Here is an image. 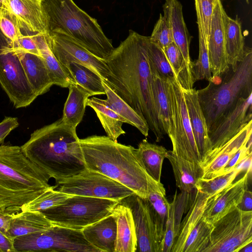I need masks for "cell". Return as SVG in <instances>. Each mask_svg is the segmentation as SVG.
<instances>
[{
	"mask_svg": "<svg viewBox=\"0 0 252 252\" xmlns=\"http://www.w3.org/2000/svg\"><path fill=\"white\" fill-rule=\"evenodd\" d=\"M149 38L129 31L127 37L105 60L110 72L107 85L146 121L159 142L164 133L158 122L152 90Z\"/></svg>",
	"mask_w": 252,
	"mask_h": 252,
	"instance_id": "1",
	"label": "cell"
},
{
	"mask_svg": "<svg viewBox=\"0 0 252 252\" xmlns=\"http://www.w3.org/2000/svg\"><path fill=\"white\" fill-rule=\"evenodd\" d=\"M21 148L56 183L86 169L76 128L64 124L62 118L34 131Z\"/></svg>",
	"mask_w": 252,
	"mask_h": 252,
	"instance_id": "2",
	"label": "cell"
},
{
	"mask_svg": "<svg viewBox=\"0 0 252 252\" xmlns=\"http://www.w3.org/2000/svg\"><path fill=\"white\" fill-rule=\"evenodd\" d=\"M86 168L101 173L146 198L148 177L137 149L115 141L107 136L80 139Z\"/></svg>",
	"mask_w": 252,
	"mask_h": 252,
	"instance_id": "3",
	"label": "cell"
},
{
	"mask_svg": "<svg viewBox=\"0 0 252 252\" xmlns=\"http://www.w3.org/2000/svg\"><path fill=\"white\" fill-rule=\"evenodd\" d=\"M50 177L31 161L21 147L0 145V212L14 215L51 186Z\"/></svg>",
	"mask_w": 252,
	"mask_h": 252,
	"instance_id": "4",
	"label": "cell"
},
{
	"mask_svg": "<svg viewBox=\"0 0 252 252\" xmlns=\"http://www.w3.org/2000/svg\"><path fill=\"white\" fill-rule=\"evenodd\" d=\"M49 33H65L97 57L105 60L114 49L97 20L73 0H42Z\"/></svg>",
	"mask_w": 252,
	"mask_h": 252,
	"instance_id": "5",
	"label": "cell"
},
{
	"mask_svg": "<svg viewBox=\"0 0 252 252\" xmlns=\"http://www.w3.org/2000/svg\"><path fill=\"white\" fill-rule=\"evenodd\" d=\"M224 75L223 80L209 82L205 88L197 90L209 134L235 108L240 98L252 94L251 48L246 47L244 58L236 70Z\"/></svg>",
	"mask_w": 252,
	"mask_h": 252,
	"instance_id": "6",
	"label": "cell"
},
{
	"mask_svg": "<svg viewBox=\"0 0 252 252\" xmlns=\"http://www.w3.org/2000/svg\"><path fill=\"white\" fill-rule=\"evenodd\" d=\"M119 203L109 199L71 195L60 205L40 212L54 225L82 230L112 214Z\"/></svg>",
	"mask_w": 252,
	"mask_h": 252,
	"instance_id": "7",
	"label": "cell"
},
{
	"mask_svg": "<svg viewBox=\"0 0 252 252\" xmlns=\"http://www.w3.org/2000/svg\"><path fill=\"white\" fill-rule=\"evenodd\" d=\"M16 252H99L85 238L82 230L53 225L47 230L14 239Z\"/></svg>",
	"mask_w": 252,
	"mask_h": 252,
	"instance_id": "8",
	"label": "cell"
},
{
	"mask_svg": "<svg viewBox=\"0 0 252 252\" xmlns=\"http://www.w3.org/2000/svg\"><path fill=\"white\" fill-rule=\"evenodd\" d=\"M252 242V211L238 208L213 223L209 243L203 252H239Z\"/></svg>",
	"mask_w": 252,
	"mask_h": 252,
	"instance_id": "9",
	"label": "cell"
},
{
	"mask_svg": "<svg viewBox=\"0 0 252 252\" xmlns=\"http://www.w3.org/2000/svg\"><path fill=\"white\" fill-rule=\"evenodd\" d=\"M0 85L16 108L30 105L37 97L28 83L11 41L0 30Z\"/></svg>",
	"mask_w": 252,
	"mask_h": 252,
	"instance_id": "10",
	"label": "cell"
},
{
	"mask_svg": "<svg viewBox=\"0 0 252 252\" xmlns=\"http://www.w3.org/2000/svg\"><path fill=\"white\" fill-rule=\"evenodd\" d=\"M167 80L174 127L171 151L181 158L200 164L201 158L193 135L182 87L177 78Z\"/></svg>",
	"mask_w": 252,
	"mask_h": 252,
	"instance_id": "11",
	"label": "cell"
},
{
	"mask_svg": "<svg viewBox=\"0 0 252 252\" xmlns=\"http://www.w3.org/2000/svg\"><path fill=\"white\" fill-rule=\"evenodd\" d=\"M56 183L58 190L71 195L109 199L118 202L134 193L122 184L87 169Z\"/></svg>",
	"mask_w": 252,
	"mask_h": 252,
	"instance_id": "12",
	"label": "cell"
},
{
	"mask_svg": "<svg viewBox=\"0 0 252 252\" xmlns=\"http://www.w3.org/2000/svg\"><path fill=\"white\" fill-rule=\"evenodd\" d=\"M120 202L129 207L132 214L137 237L136 252H161L164 230L148 200L134 193Z\"/></svg>",
	"mask_w": 252,
	"mask_h": 252,
	"instance_id": "13",
	"label": "cell"
},
{
	"mask_svg": "<svg viewBox=\"0 0 252 252\" xmlns=\"http://www.w3.org/2000/svg\"><path fill=\"white\" fill-rule=\"evenodd\" d=\"M45 37L51 50L69 77L68 66L74 62L92 69L107 84L110 72L105 60L94 56L63 32H51Z\"/></svg>",
	"mask_w": 252,
	"mask_h": 252,
	"instance_id": "14",
	"label": "cell"
},
{
	"mask_svg": "<svg viewBox=\"0 0 252 252\" xmlns=\"http://www.w3.org/2000/svg\"><path fill=\"white\" fill-rule=\"evenodd\" d=\"M224 9L220 0H215L208 41L212 80H221L229 70L225 50V34L223 19Z\"/></svg>",
	"mask_w": 252,
	"mask_h": 252,
	"instance_id": "15",
	"label": "cell"
},
{
	"mask_svg": "<svg viewBox=\"0 0 252 252\" xmlns=\"http://www.w3.org/2000/svg\"><path fill=\"white\" fill-rule=\"evenodd\" d=\"M163 16L167 19L171 30L173 41L180 51L184 60L188 89L193 88V62L191 61L189 46L192 37L190 35L183 15L182 5L178 0H166L163 5Z\"/></svg>",
	"mask_w": 252,
	"mask_h": 252,
	"instance_id": "16",
	"label": "cell"
},
{
	"mask_svg": "<svg viewBox=\"0 0 252 252\" xmlns=\"http://www.w3.org/2000/svg\"><path fill=\"white\" fill-rule=\"evenodd\" d=\"M252 134V120L245 125L229 140L209 152L200 165L203 179H210L222 175V171L230 159L244 145Z\"/></svg>",
	"mask_w": 252,
	"mask_h": 252,
	"instance_id": "17",
	"label": "cell"
},
{
	"mask_svg": "<svg viewBox=\"0 0 252 252\" xmlns=\"http://www.w3.org/2000/svg\"><path fill=\"white\" fill-rule=\"evenodd\" d=\"M252 171H248L243 176L228 187L210 196L205 206L202 218L213 224L219 219L235 209L241 202L245 191L248 189Z\"/></svg>",
	"mask_w": 252,
	"mask_h": 252,
	"instance_id": "18",
	"label": "cell"
},
{
	"mask_svg": "<svg viewBox=\"0 0 252 252\" xmlns=\"http://www.w3.org/2000/svg\"><path fill=\"white\" fill-rule=\"evenodd\" d=\"M14 15L23 34L49 33L47 16L42 0H9Z\"/></svg>",
	"mask_w": 252,
	"mask_h": 252,
	"instance_id": "19",
	"label": "cell"
},
{
	"mask_svg": "<svg viewBox=\"0 0 252 252\" xmlns=\"http://www.w3.org/2000/svg\"><path fill=\"white\" fill-rule=\"evenodd\" d=\"M252 94L240 98L235 108L209 134L211 144L209 152L225 144L252 120Z\"/></svg>",
	"mask_w": 252,
	"mask_h": 252,
	"instance_id": "20",
	"label": "cell"
},
{
	"mask_svg": "<svg viewBox=\"0 0 252 252\" xmlns=\"http://www.w3.org/2000/svg\"><path fill=\"white\" fill-rule=\"evenodd\" d=\"M182 90L193 135L202 161L211 150L206 121L199 102L197 90L193 88L184 89L182 88Z\"/></svg>",
	"mask_w": 252,
	"mask_h": 252,
	"instance_id": "21",
	"label": "cell"
},
{
	"mask_svg": "<svg viewBox=\"0 0 252 252\" xmlns=\"http://www.w3.org/2000/svg\"><path fill=\"white\" fill-rule=\"evenodd\" d=\"M18 57L26 79L37 96L47 93L54 85L42 58L12 47Z\"/></svg>",
	"mask_w": 252,
	"mask_h": 252,
	"instance_id": "22",
	"label": "cell"
},
{
	"mask_svg": "<svg viewBox=\"0 0 252 252\" xmlns=\"http://www.w3.org/2000/svg\"><path fill=\"white\" fill-rule=\"evenodd\" d=\"M149 62L152 76V90L158 122L164 134H167L171 140L174 135V127L168 80L158 73L150 59Z\"/></svg>",
	"mask_w": 252,
	"mask_h": 252,
	"instance_id": "23",
	"label": "cell"
},
{
	"mask_svg": "<svg viewBox=\"0 0 252 252\" xmlns=\"http://www.w3.org/2000/svg\"><path fill=\"white\" fill-rule=\"evenodd\" d=\"M112 214L117 223L115 252H135L137 249L135 227L130 209L119 202Z\"/></svg>",
	"mask_w": 252,
	"mask_h": 252,
	"instance_id": "24",
	"label": "cell"
},
{
	"mask_svg": "<svg viewBox=\"0 0 252 252\" xmlns=\"http://www.w3.org/2000/svg\"><path fill=\"white\" fill-rule=\"evenodd\" d=\"M86 240L99 252H115L117 223L112 214L82 230Z\"/></svg>",
	"mask_w": 252,
	"mask_h": 252,
	"instance_id": "25",
	"label": "cell"
},
{
	"mask_svg": "<svg viewBox=\"0 0 252 252\" xmlns=\"http://www.w3.org/2000/svg\"><path fill=\"white\" fill-rule=\"evenodd\" d=\"M223 19L227 62L231 70L235 71L245 54L246 47L241 23L237 16L235 19H232L225 10L223 13Z\"/></svg>",
	"mask_w": 252,
	"mask_h": 252,
	"instance_id": "26",
	"label": "cell"
},
{
	"mask_svg": "<svg viewBox=\"0 0 252 252\" xmlns=\"http://www.w3.org/2000/svg\"><path fill=\"white\" fill-rule=\"evenodd\" d=\"M192 195V192L188 193L184 191L178 194L176 190L173 200L170 202L161 252H171L179 231L182 217Z\"/></svg>",
	"mask_w": 252,
	"mask_h": 252,
	"instance_id": "27",
	"label": "cell"
},
{
	"mask_svg": "<svg viewBox=\"0 0 252 252\" xmlns=\"http://www.w3.org/2000/svg\"><path fill=\"white\" fill-rule=\"evenodd\" d=\"M166 158L171 165L177 187L181 191L191 193L202 176L200 164L181 158L171 150L167 151Z\"/></svg>",
	"mask_w": 252,
	"mask_h": 252,
	"instance_id": "28",
	"label": "cell"
},
{
	"mask_svg": "<svg viewBox=\"0 0 252 252\" xmlns=\"http://www.w3.org/2000/svg\"><path fill=\"white\" fill-rule=\"evenodd\" d=\"M53 225L40 211H22L13 215L8 236L14 239L19 236L45 231Z\"/></svg>",
	"mask_w": 252,
	"mask_h": 252,
	"instance_id": "29",
	"label": "cell"
},
{
	"mask_svg": "<svg viewBox=\"0 0 252 252\" xmlns=\"http://www.w3.org/2000/svg\"><path fill=\"white\" fill-rule=\"evenodd\" d=\"M210 197L196 189L193 191L189 210L181 222L179 231L171 252H181L189 233L202 218L205 206Z\"/></svg>",
	"mask_w": 252,
	"mask_h": 252,
	"instance_id": "30",
	"label": "cell"
},
{
	"mask_svg": "<svg viewBox=\"0 0 252 252\" xmlns=\"http://www.w3.org/2000/svg\"><path fill=\"white\" fill-rule=\"evenodd\" d=\"M86 105L95 111L109 138L117 141L118 138L126 133L122 128L125 120L109 107L105 99L92 97L88 99Z\"/></svg>",
	"mask_w": 252,
	"mask_h": 252,
	"instance_id": "31",
	"label": "cell"
},
{
	"mask_svg": "<svg viewBox=\"0 0 252 252\" xmlns=\"http://www.w3.org/2000/svg\"><path fill=\"white\" fill-rule=\"evenodd\" d=\"M69 93L64 103L62 119L63 122L74 127L82 121L90 96L89 93L77 84L68 87Z\"/></svg>",
	"mask_w": 252,
	"mask_h": 252,
	"instance_id": "32",
	"label": "cell"
},
{
	"mask_svg": "<svg viewBox=\"0 0 252 252\" xmlns=\"http://www.w3.org/2000/svg\"><path fill=\"white\" fill-rule=\"evenodd\" d=\"M137 150L148 175L160 182L162 164L168 150L162 146L149 142L147 139L139 143Z\"/></svg>",
	"mask_w": 252,
	"mask_h": 252,
	"instance_id": "33",
	"label": "cell"
},
{
	"mask_svg": "<svg viewBox=\"0 0 252 252\" xmlns=\"http://www.w3.org/2000/svg\"><path fill=\"white\" fill-rule=\"evenodd\" d=\"M102 83L107 96L105 100L109 107L122 117L125 120L126 123L135 127L143 135L148 136L149 127L146 121L105 82L102 81Z\"/></svg>",
	"mask_w": 252,
	"mask_h": 252,
	"instance_id": "34",
	"label": "cell"
},
{
	"mask_svg": "<svg viewBox=\"0 0 252 252\" xmlns=\"http://www.w3.org/2000/svg\"><path fill=\"white\" fill-rule=\"evenodd\" d=\"M45 35L37 33L36 36V42L41 57L54 85L62 88H68L72 84H76L65 73L52 53L47 42Z\"/></svg>",
	"mask_w": 252,
	"mask_h": 252,
	"instance_id": "35",
	"label": "cell"
},
{
	"mask_svg": "<svg viewBox=\"0 0 252 252\" xmlns=\"http://www.w3.org/2000/svg\"><path fill=\"white\" fill-rule=\"evenodd\" d=\"M70 78L86 91L90 96L105 94L100 76L89 67L72 62L68 66Z\"/></svg>",
	"mask_w": 252,
	"mask_h": 252,
	"instance_id": "36",
	"label": "cell"
},
{
	"mask_svg": "<svg viewBox=\"0 0 252 252\" xmlns=\"http://www.w3.org/2000/svg\"><path fill=\"white\" fill-rule=\"evenodd\" d=\"M146 199L159 217L165 231L170 202L166 197V190L161 182H158L149 175L148 195Z\"/></svg>",
	"mask_w": 252,
	"mask_h": 252,
	"instance_id": "37",
	"label": "cell"
},
{
	"mask_svg": "<svg viewBox=\"0 0 252 252\" xmlns=\"http://www.w3.org/2000/svg\"><path fill=\"white\" fill-rule=\"evenodd\" d=\"M213 224L202 218L188 236L181 252H203L210 239Z\"/></svg>",
	"mask_w": 252,
	"mask_h": 252,
	"instance_id": "38",
	"label": "cell"
},
{
	"mask_svg": "<svg viewBox=\"0 0 252 252\" xmlns=\"http://www.w3.org/2000/svg\"><path fill=\"white\" fill-rule=\"evenodd\" d=\"M56 188V186H51L37 198L27 204L22 211H42L60 205L71 196L58 189L55 190Z\"/></svg>",
	"mask_w": 252,
	"mask_h": 252,
	"instance_id": "39",
	"label": "cell"
},
{
	"mask_svg": "<svg viewBox=\"0 0 252 252\" xmlns=\"http://www.w3.org/2000/svg\"><path fill=\"white\" fill-rule=\"evenodd\" d=\"M241 173L236 168L226 173L210 179L199 178L196 185V189L209 196L220 191L233 182L238 175Z\"/></svg>",
	"mask_w": 252,
	"mask_h": 252,
	"instance_id": "40",
	"label": "cell"
},
{
	"mask_svg": "<svg viewBox=\"0 0 252 252\" xmlns=\"http://www.w3.org/2000/svg\"><path fill=\"white\" fill-rule=\"evenodd\" d=\"M199 55L198 59L193 62V71L195 81L205 79L209 82L212 80L208 44L206 42L201 28L198 27Z\"/></svg>",
	"mask_w": 252,
	"mask_h": 252,
	"instance_id": "41",
	"label": "cell"
},
{
	"mask_svg": "<svg viewBox=\"0 0 252 252\" xmlns=\"http://www.w3.org/2000/svg\"><path fill=\"white\" fill-rule=\"evenodd\" d=\"M148 53L153 65L163 78L166 80L177 78L163 50L151 41L150 36L148 42Z\"/></svg>",
	"mask_w": 252,
	"mask_h": 252,
	"instance_id": "42",
	"label": "cell"
},
{
	"mask_svg": "<svg viewBox=\"0 0 252 252\" xmlns=\"http://www.w3.org/2000/svg\"><path fill=\"white\" fill-rule=\"evenodd\" d=\"M163 51L175 72L181 86L183 89H188L185 62L179 48L173 41Z\"/></svg>",
	"mask_w": 252,
	"mask_h": 252,
	"instance_id": "43",
	"label": "cell"
},
{
	"mask_svg": "<svg viewBox=\"0 0 252 252\" xmlns=\"http://www.w3.org/2000/svg\"><path fill=\"white\" fill-rule=\"evenodd\" d=\"M215 0H194L198 27L201 28L208 44Z\"/></svg>",
	"mask_w": 252,
	"mask_h": 252,
	"instance_id": "44",
	"label": "cell"
},
{
	"mask_svg": "<svg viewBox=\"0 0 252 252\" xmlns=\"http://www.w3.org/2000/svg\"><path fill=\"white\" fill-rule=\"evenodd\" d=\"M150 38L163 50L173 42L169 22L161 14H159V18L154 26Z\"/></svg>",
	"mask_w": 252,
	"mask_h": 252,
	"instance_id": "45",
	"label": "cell"
},
{
	"mask_svg": "<svg viewBox=\"0 0 252 252\" xmlns=\"http://www.w3.org/2000/svg\"><path fill=\"white\" fill-rule=\"evenodd\" d=\"M0 30L9 39L12 46L15 45L22 33L13 14L0 12Z\"/></svg>",
	"mask_w": 252,
	"mask_h": 252,
	"instance_id": "46",
	"label": "cell"
},
{
	"mask_svg": "<svg viewBox=\"0 0 252 252\" xmlns=\"http://www.w3.org/2000/svg\"><path fill=\"white\" fill-rule=\"evenodd\" d=\"M252 135L246 141L244 145L228 161L222 171V174L234 170L236 166L247 156L252 154Z\"/></svg>",
	"mask_w": 252,
	"mask_h": 252,
	"instance_id": "47",
	"label": "cell"
},
{
	"mask_svg": "<svg viewBox=\"0 0 252 252\" xmlns=\"http://www.w3.org/2000/svg\"><path fill=\"white\" fill-rule=\"evenodd\" d=\"M36 34L22 33L16 44L12 47L27 53L41 56L36 42Z\"/></svg>",
	"mask_w": 252,
	"mask_h": 252,
	"instance_id": "48",
	"label": "cell"
},
{
	"mask_svg": "<svg viewBox=\"0 0 252 252\" xmlns=\"http://www.w3.org/2000/svg\"><path fill=\"white\" fill-rule=\"evenodd\" d=\"M19 125L17 118L5 117L0 123V145L4 142L6 137Z\"/></svg>",
	"mask_w": 252,
	"mask_h": 252,
	"instance_id": "49",
	"label": "cell"
},
{
	"mask_svg": "<svg viewBox=\"0 0 252 252\" xmlns=\"http://www.w3.org/2000/svg\"><path fill=\"white\" fill-rule=\"evenodd\" d=\"M14 239L0 231V252H15Z\"/></svg>",
	"mask_w": 252,
	"mask_h": 252,
	"instance_id": "50",
	"label": "cell"
},
{
	"mask_svg": "<svg viewBox=\"0 0 252 252\" xmlns=\"http://www.w3.org/2000/svg\"><path fill=\"white\" fill-rule=\"evenodd\" d=\"M237 208L243 211H252V192L251 190L247 189L245 191Z\"/></svg>",
	"mask_w": 252,
	"mask_h": 252,
	"instance_id": "51",
	"label": "cell"
},
{
	"mask_svg": "<svg viewBox=\"0 0 252 252\" xmlns=\"http://www.w3.org/2000/svg\"><path fill=\"white\" fill-rule=\"evenodd\" d=\"M13 217L12 215L5 214L0 212V231L8 236V230Z\"/></svg>",
	"mask_w": 252,
	"mask_h": 252,
	"instance_id": "52",
	"label": "cell"
},
{
	"mask_svg": "<svg viewBox=\"0 0 252 252\" xmlns=\"http://www.w3.org/2000/svg\"><path fill=\"white\" fill-rule=\"evenodd\" d=\"M4 11L12 15V11L9 0H0V12Z\"/></svg>",
	"mask_w": 252,
	"mask_h": 252,
	"instance_id": "53",
	"label": "cell"
},
{
	"mask_svg": "<svg viewBox=\"0 0 252 252\" xmlns=\"http://www.w3.org/2000/svg\"><path fill=\"white\" fill-rule=\"evenodd\" d=\"M239 252H252V242L245 246Z\"/></svg>",
	"mask_w": 252,
	"mask_h": 252,
	"instance_id": "54",
	"label": "cell"
},
{
	"mask_svg": "<svg viewBox=\"0 0 252 252\" xmlns=\"http://www.w3.org/2000/svg\"><path fill=\"white\" fill-rule=\"evenodd\" d=\"M246 0L247 3L249 4V0Z\"/></svg>",
	"mask_w": 252,
	"mask_h": 252,
	"instance_id": "55",
	"label": "cell"
}]
</instances>
